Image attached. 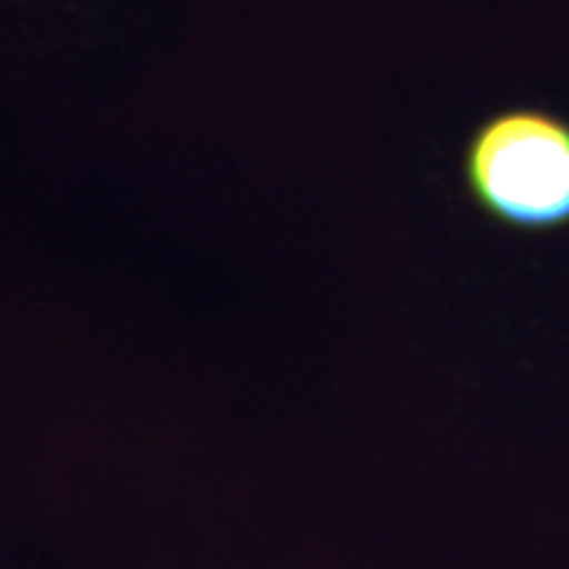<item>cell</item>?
Returning a JSON list of instances; mask_svg holds the SVG:
<instances>
[{
    "instance_id": "1",
    "label": "cell",
    "mask_w": 569,
    "mask_h": 569,
    "mask_svg": "<svg viewBox=\"0 0 569 569\" xmlns=\"http://www.w3.org/2000/svg\"><path fill=\"white\" fill-rule=\"evenodd\" d=\"M475 201L519 230L569 224V124L543 111L498 113L472 134L465 159Z\"/></svg>"
}]
</instances>
